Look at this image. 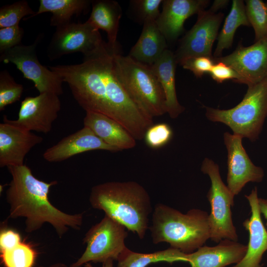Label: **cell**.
Segmentation results:
<instances>
[{
  "label": "cell",
  "instance_id": "cell-1",
  "mask_svg": "<svg viewBox=\"0 0 267 267\" xmlns=\"http://www.w3.org/2000/svg\"><path fill=\"white\" fill-rule=\"evenodd\" d=\"M103 42L81 63L49 66L66 82L79 105L86 112L105 115L120 123L136 140L144 137L153 119L136 105L118 79L113 55L118 49Z\"/></svg>",
  "mask_w": 267,
  "mask_h": 267
},
{
  "label": "cell",
  "instance_id": "cell-2",
  "mask_svg": "<svg viewBox=\"0 0 267 267\" xmlns=\"http://www.w3.org/2000/svg\"><path fill=\"white\" fill-rule=\"evenodd\" d=\"M11 180L5 192L8 218L25 219V231L31 233L49 224L61 238L69 230H80L84 212L74 214L62 211L49 199L50 187L56 180L46 182L36 178L26 165L7 167Z\"/></svg>",
  "mask_w": 267,
  "mask_h": 267
},
{
  "label": "cell",
  "instance_id": "cell-3",
  "mask_svg": "<svg viewBox=\"0 0 267 267\" xmlns=\"http://www.w3.org/2000/svg\"><path fill=\"white\" fill-rule=\"evenodd\" d=\"M89 202L93 209L103 211L140 239L145 237L152 209L149 193L138 182L112 181L95 185Z\"/></svg>",
  "mask_w": 267,
  "mask_h": 267
},
{
  "label": "cell",
  "instance_id": "cell-4",
  "mask_svg": "<svg viewBox=\"0 0 267 267\" xmlns=\"http://www.w3.org/2000/svg\"><path fill=\"white\" fill-rule=\"evenodd\" d=\"M209 214L198 209L183 214L166 205L155 206L149 227L152 242H166L170 247L189 254L210 238Z\"/></svg>",
  "mask_w": 267,
  "mask_h": 267
},
{
  "label": "cell",
  "instance_id": "cell-5",
  "mask_svg": "<svg viewBox=\"0 0 267 267\" xmlns=\"http://www.w3.org/2000/svg\"><path fill=\"white\" fill-rule=\"evenodd\" d=\"M116 50L113 60L116 75L138 107L153 119L167 113L163 89L150 66Z\"/></svg>",
  "mask_w": 267,
  "mask_h": 267
},
{
  "label": "cell",
  "instance_id": "cell-6",
  "mask_svg": "<svg viewBox=\"0 0 267 267\" xmlns=\"http://www.w3.org/2000/svg\"><path fill=\"white\" fill-rule=\"evenodd\" d=\"M243 100L229 109L205 107L207 118L220 122L230 128L233 134L256 141L267 117V79L248 86Z\"/></svg>",
  "mask_w": 267,
  "mask_h": 267
},
{
  "label": "cell",
  "instance_id": "cell-7",
  "mask_svg": "<svg viewBox=\"0 0 267 267\" xmlns=\"http://www.w3.org/2000/svg\"><path fill=\"white\" fill-rule=\"evenodd\" d=\"M201 170L209 177L211 185L207 197L211 206L208 216L211 240L219 242L223 239L238 240V235L232 219L231 207L234 205V197L220 175L219 167L212 160L205 158Z\"/></svg>",
  "mask_w": 267,
  "mask_h": 267
},
{
  "label": "cell",
  "instance_id": "cell-8",
  "mask_svg": "<svg viewBox=\"0 0 267 267\" xmlns=\"http://www.w3.org/2000/svg\"><path fill=\"white\" fill-rule=\"evenodd\" d=\"M127 230L123 224L105 215L86 233L83 238L86 249L70 267H81L89 262L103 263L109 259L117 261L127 247Z\"/></svg>",
  "mask_w": 267,
  "mask_h": 267
},
{
  "label": "cell",
  "instance_id": "cell-9",
  "mask_svg": "<svg viewBox=\"0 0 267 267\" xmlns=\"http://www.w3.org/2000/svg\"><path fill=\"white\" fill-rule=\"evenodd\" d=\"M39 36L30 45L20 44L0 54V61L15 65L25 78L32 81L39 93H63L61 78L55 73L41 64L36 54V47L42 39Z\"/></svg>",
  "mask_w": 267,
  "mask_h": 267
},
{
  "label": "cell",
  "instance_id": "cell-10",
  "mask_svg": "<svg viewBox=\"0 0 267 267\" xmlns=\"http://www.w3.org/2000/svg\"><path fill=\"white\" fill-rule=\"evenodd\" d=\"M103 42L99 30L87 21L83 23L71 22L56 28L47 48V55L51 60L77 52L85 56Z\"/></svg>",
  "mask_w": 267,
  "mask_h": 267
},
{
  "label": "cell",
  "instance_id": "cell-11",
  "mask_svg": "<svg viewBox=\"0 0 267 267\" xmlns=\"http://www.w3.org/2000/svg\"><path fill=\"white\" fill-rule=\"evenodd\" d=\"M196 22L181 39L175 56L177 63L192 57L213 58L212 46L217 39L220 25L223 18L221 12L203 10L198 14Z\"/></svg>",
  "mask_w": 267,
  "mask_h": 267
},
{
  "label": "cell",
  "instance_id": "cell-12",
  "mask_svg": "<svg viewBox=\"0 0 267 267\" xmlns=\"http://www.w3.org/2000/svg\"><path fill=\"white\" fill-rule=\"evenodd\" d=\"M59 95L51 92L39 93L36 96H27L21 102L18 118L8 122L25 130L46 134L50 132L52 124L61 109Z\"/></svg>",
  "mask_w": 267,
  "mask_h": 267
},
{
  "label": "cell",
  "instance_id": "cell-13",
  "mask_svg": "<svg viewBox=\"0 0 267 267\" xmlns=\"http://www.w3.org/2000/svg\"><path fill=\"white\" fill-rule=\"evenodd\" d=\"M214 63L222 62L240 77L239 83L254 85L267 79V37L245 47L240 42L231 54L213 58Z\"/></svg>",
  "mask_w": 267,
  "mask_h": 267
},
{
  "label": "cell",
  "instance_id": "cell-14",
  "mask_svg": "<svg viewBox=\"0 0 267 267\" xmlns=\"http://www.w3.org/2000/svg\"><path fill=\"white\" fill-rule=\"evenodd\" d=\"M242 138L225 132L223 141L227 151V186L234 196L238 195L249 182H260L263 169L251 160L242 145Z\"/></svg>",
  "mask_w": 267,
  "mask_h": 267
},
{
  "label": "cell",
  "instance_id": "cell-15",
  "mask_svg": "<svg viewBox=\"0 0 267 267\" xmlns=\"http://www.w3.org/2000/svg\"><path fill=\"white\" fill-rule=\"evenodd\" d=\"M42 136L7 122L0 124V167L24 165V160L31 149L42 142Z\"/></svg>",
  "mask_w": 267,
  "mask_h": 267
},
{
  "label": "cell",
  "instance_id": "cell-16",
  "mask_svg": "<svg viewBox=\"0 0 267 267\" xmlns=\"http://www.w3.org/2000/svg\"><path fill=\"white\" fill-rule=\"evenodd\" d=\"M251 208V216L243 222L249 232L247 252L243 258L232 267H262L263 256L267 250V230L263 223L259 205L258 189H253L245 195Z\"/></svg>",
  "mask_w": 267,
  "mask_h": 267
},
{
  "label": "cell",
  "instance_id": "cell-17",
  "mask_svg": "<svg viewBox=\"0 0 267 267\" xmlns=\"http://www.w3.org/2000/svg\"><path fill=\"white\" fill-rule=\"evenodd\" d=\"M96 150L119 151L104 142L89 128L84 126L48 148L44 152L43 158L49 162H59L74 155Z\"/></svg>",
  "mask_w": 267,
  "mask_h": 267
},
{
  "label": "cell",
  "instance_id": "cell-18",
  "mask_svg": "<svg viewBox=\"0 0 267 267\" xmlns=\"http://www.w3.org/2000/svg\"><path fill=\"white\" fill-rule=\"evenodd\" d=\"M207 0H164L156 23L167 41L176 40L183 32L185 21L204 10Z\"/></svg>",
  "mask_w": 267,
  "mask_h": 267
},
{
  "label": "cell",
  "instance_id": "cell-19",
  "mask_svg": "<svg viewBox=\"0 0 267 267\" xmlns=\"http://www.w3.org/2000/svg\"><path fill=\"white\" fill-rule=\"evenodd\" d=\"M247 245L223 239L213 247L202 246L196 251L186 254L185 262L191 267H225L237 264L243 258Z\"/></svg>",
  "mask_w": 267,
  "mask_h": 267
},
{
  "label": "cell",
  "instance_id": "cell-20",
  "mask_svg": "<svg viewBox=\"0 0 267 267\" xmlns=\"http://www.w3.org/2000/svg\"><path fill=\"white\" fill-rule=\"evenodd\" d=\"M86 112L84 126L89 128L106 143L119 151L135 146L136 140L120 123L101 113Z\"/></svg>",
  "mask_w": 267,
  "mask_h": 267
},
{
  "label": "cell",
  "instance_id": "cell-21",
  "mask_svg": "<svg viewBox=\"0 0 267 267\" xmlns=\"http://www.w3.org/2000/svg\"><path fill=\"white\" fill-rule=\"evenodd\" d=\"M177 62L175 54L166 49L150 66L163 89L166 99L167 113L170 118H178L185 110L178 102L175 85V71Z\"/></svg>",
  "mask_w": 267,
  "mask_h": 267
},
{
  "label": "cell",
  "instance_id": "cell-22",
  "mask_svg": "<svg viewBox=\"0 0 267 267\" xmlns=\"http://www.w3.org/2000/svg\"><path fill=\"white\" fill-rule=\"evenodd\" d=\"M166 41L156 21H146L143 22L139 39L131 48L129 56L138 62L151 66L167 49Z\"/></svg>",
  "mask_w": 267,
  "mask_h": 267
},
{
  "label": "cell",
  "instance_id": "cell-23",
  "mask_svg": "<svg viewBox=\"0 0 267 267\" xmlns=\"http://www.w3.org/2000/svg\"><path fill=\"white\" fill-rule=\"evenodd\" d=\"M91 12L87 21L96 30H102L107 35L108 43L118 45L117 38L122 9L120 4L112 0H91Z\"/></svg>",
  "mask_w": 267,
  "mask_h": 267
},
{
  "label": "cell",
  "instance_id": "cell-24",
  "mask_svg": "<svg viewBox=\"0 0 267 267\" xmlns=\"http://www.w3.org/2000/svg\"><path fill=\"white\" fill-rule=\"evenodd\" d=\"M90 0H40L38 10L24 20L44 12H50V25L57 27L70 22L74 15L80 16L89 9Z\"/></svg>",
  "mask_w": 267,
  "mask_h": 267
},
{
  "label": "cell",
  "instance_id": "cell-25",
  "mask_svg": "<svg viewBox=\"0 0 267 267\" xmlns=\"http://www.w3.org/2000/svg\"><path fill=\"white\" fill-rule=\"evenodd\" d=\"M186 254L171 247L151 253L135 252L126 247L117 260V267H146L152 263L160 262L170 264L185 262Z\"/></svg>",
  "mask_w": 267,
  "mask_h": 267
},
{
  "label": "cell",
  "instance_id": "cell-26",
  "mask_svg": "<svg viewBox=\"0 0 267 267\" xmlns=\"http://www.w3.org/2000/svg\"><path fill=\"white\" fill-rule=\"evenodd\" d=\"M241 25L251 26L246 15L245 6L242 0H233L230 12L217 38L214 58L220 57L223 49L231 46L235 31Z\"/></svg>",
  "mask_w": 267,
  "mask_h": 267
},
{
  "label": "cell",
  "instance_id": "cell-27",
  "mask_svg": "<svg viewBox=\"0 0 267 267\" xmlns=\"http://www.w3.org/2000/svg\"><path fill=\"white\" fill-rule=\"evenodd\" d=\"M0 253L5 267H33L36 257L35 250L22 241Z\"/></svg>",
  "mask_w": 267,
  "mask_h": 267
},
{
  "label": "cell",
  "instance_id": "cell-28",
  "mask_svg": "<svg viewBox=\"0 0 267 267\" xmlns=\"http://www.w3.org/2000/svg\"><path fill=\"white\" fill-rule=\"evenodd\" d=\"M245 1L246 13L254 30L255 41L267 37V3L261 0H247Z\"/></svg>",
  "mask_w": 267,
  "mask_h": 267
},
{
  "label": "cell",
  "instance_id": "cell-29",
  "mask_svg": "<svg viewBox=\"0 0 267 267\" xmlns=\"http://www.w3.org/2000/svg\"><path fill=\"white\" fill-rule=\"evenodd\" d=\"M35 12L26 0H20L11 4L5 5L0 8V28L19 25L22 19L31 16Z\"/></svg>",
  "mask_w": 267,
  "mask_h": 267
},
{
  "label": "cell",
  "instance_id": "cell-30",
  "mask_svg": "<svg viewBox=\"0 0 267 267\" xmlns=\"http://www.w3.org/2000/svg\"><path fill=\"white\" fill-rule=\"evenodd\" d=\"M23 91L22 85L17 83L6 70L0 73V111L19 101Z\"/></svg>",
  "mask_w": 267,
  "mask_h": 267
},
{
  "label": "cell",
  "instance_id": "cell-31",
  "mask_svg": "<svg viewBox=\"0 0 267 267\" xmlns=\"http://www.w3.org/2000/svg\"><path fill=\"white\" fill-rule=\"evenodd\" d=\"M173 136L170 126L166 123L152 125L146 131L144 139L151 148L158 149L167 144Z\"/></svg>",
  "mask_w": 267,
  "mask_h": 267
},
{
  "label": "cell",
  "instance_id": "cell-32",
  "mask_svg": "<svg viewBox=\"0 0 267 267\" xmlns=\"http://www.w3.org/2000/svg\"><path fill=\"white\" fill-rule=\"evenodd\" d=\"M24 30L19 25L0 29V53L22 44Z\"/></svg>",
  "mask_w": 267,
  "mask_h": 267
},
{
  "label": "cell",
  "instance_id": "cell-33",
  "mask_svg": "<svg viewBox=\"0 0 267 267\" xmlns=\"http://www.w3.org/2000/svg\"><path fill=\"white\" fill-rule=\"evenodd\" d=\"M179 64L191 71L197 78H201L205 73H209L215 63L212 58L207 56L189 57L182 60Z\"/></svg>",
  "mask_w": 267,
  "mask_h": 267
},
{
  "label": "cell",
  "instance_id": "cell-34",
  "mask_svg": "<svg viewBox=\"0 0 267 267\" xmlns=\"http://www.w3.org/2000/svg\"><path fill=\"white\" fill-rule=\"evenodd\" d=\"M162 0H134L132 2L143 21H156L160 14L159 7Z\"/></svg>",
  "mask_w": 267,
  "mask_h": 267
},
{
  "label": "cell",
  "instance_id": "cell-35",
  "mask_svg": "<svg viewBox=\"0 0 267 267\" xmlns=\"http://www.w3.org/2000/svg\"><path fill=\"white\" fill-rule=\"evenodd\" d=\"M209 74L214 80L220 83L230 79L239 83L241 80L239 75L232 68L221 62L215 63Z\"/></svg>",
  "mask_w": 267,
  "mask_h": 267
},
{
  "label": "cell",
  "instance_id": "cell-36",
  "mask_svg": "<svg viewBox=\"0 0 267 267\" xmlns=\"http://www.w3.org/2000/svg\"><path fill=\"white\" fill-rule=\"evenodd\" d=\"M21 242L19 233L11 229H3L0 233V251L9 249Z\"/></svg>",
  "mask_w": 267,
  "mask_h": 267
},
{
  "label": "cell",
  "instance_id": "cell-37",
  "mask_svg": "<svg viewBox=\"0 0 267 267\" xmlns=\"http://www.w3.org/2000/svg\"><path fill=\"white\" fill-rule=\"evenodd\" d=\"M228 2L229 1L226 0H215L210 9L212 11L216 12L219 9L224 8L226 6Z\"/></svg>",
  "mask_w": 267,
  "mask_h": 267
},
{
  "label": "cell",
  "instance_id": "cell-38",
  "mask_svg": "<svg viewBox=\"0 0 267 267\" xmlns=\"http://www.w3.org/2000/svg\"><path fill=\"white\" fill-rule=\"evenodd\" d=\"M259 205L260 211L267 220V199L264 198H259Z\"/></svg>",
  "mask_w": 267,
  "mask_h": 267
},
{
  "label": "cell",
  "instance_id": "cell-39",
  "mask_svg": "<svg viewBox=\"0 0 267 267\" xmlns=\"http://www.w3.org/2000/svg\"><path fill=\"white\" fill-rule=\"evenodd\" d=\"M113 260L109 259L102 263V267H113ZM87 267H93L90 264H86Z\"/></svg>",
  "mask_w": 267,
  "mask_h": 267
},
{
  "label": "cell",
  "instance_id": "cell-40",
  "mask_svg": "<svg viewBox=\"0 0 267 267\" xmlns=\"http://www.w3.org/2000/svg\"><path fill=\"white\" fill-rule=\"evenodd\" d=\"M68 267L67 265L64 264V263H54V264H52L50 265H49L47 267H44V266H39V267Z\"/></svg>",
  "mask_w": 267,
  "mask_h": 267
}]
</instances>
